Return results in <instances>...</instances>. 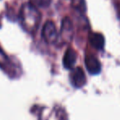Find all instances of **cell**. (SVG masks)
Here are the masks:
<instances>
[{"label":"cell","mask_w":120,"mask_h":120,"mask_svg":"<svg viewBox=\"0 0 120 120\" xmlns=\"http://www.w3.org/2000/svg\"><path fill=\"white\" fill-rule=\"evenodd\" d=\"M40 13L35 6L30 3L22 5L20 10V19L23 28L28 33H34L37 30L40 22Z\"/></svg>","instance_id":"cell-1"},{"label":"cell","mask_w":120,"mask_h":120,"mask_svg":"<svg viewBox=\"0 0 120 120\" xmlns=\"http://www.w3.org/2000/svg\"><path fill=\"white\" fill-rule=\"evenodd\" d=\"M42 37L49 44H55L58 42V32L57 27L52 21H47L43 25Z\"/></svg>","instance_id":"cell-2"},{"label":"cell","mask_w":120,"mask_h":120,"mask_svg":"<svg viewBox=\"0 0 120 120\" xmlns=\"http://www.w3.org/2000/svg\"><path fill=\"white\" fill-rule=\"evenodd\" d=\"M74 34L73 25L72 22L68 17H65L62 19L61 23V30L58 33V41L62 44L67 43L72 39Z\"/></svg>","instance_id":"cell-3"},{"label":"cell","mask_w":120,"mask_h":120,"mask_svg":"<svg viewBox=\"0 0 120 120\" xmlns=\"http://www.w3.org/2000/svg\"><path fill=\"white\" fill-rule=\"evenodd\" d=\"M71 82L76 87H82L86 83V75L81 67L73 69L71 73Z\"/></svg>","instance_id":"cell-4"},{"label":"cell","mask_w":120,"mask_h":120,"mask_svg":"<svg viewBox=\"0 0 120 120\" xmlns=\"http://www.w3.org/2000/svg\"><path fill=\"white\" fill-rule=\"evenodd\" d=\"M85 65L88 72L91 74H97L101 70V65L97 58L94 56L88 55L85 58Z\"/></svg>","instance_id":"cell-5"},{"label":"cell","mask_w":120,"mask_h":120,"mask_svg":"<svg viewBox=\"0 0 120 120\" xmlns=\"http://www.w3.org/2000/svg\"><path fill=\"white\" fill-rule=\"evenodd\" d=\"M77 61V53L72 48H69L67 49L63 56V59H62V63H63V66L66 69H73L74 65Z\"/></svg>","instance_id":"cell-6"},{"label":"cell","mask_w":120,"mask_h":120,"mask_svg":"<svg viewBox=\"0 0 120 120\" xmlns=\"http://www.w3.org/2000/svg\"><path fill=\"white\" fill-rule=\"evenodd\" d=\"M89 42L95 48L98 50H102L105 44V39L102 34L100 33H91L89 35Z\"/></svg>","instance_id":"cell-7"},{"label":"cell","mask_w":120,"mask_h":120,"mask_svg":"<svg viewBox=\"0 0 120 120\" xmlns=\"http://www.w3.org/2000/svg\"><path fill=\"white\" fill-rule=\"evenodd\" d=\"M52 0H30V3H31L35 8H48L50 6Z\"/></svg>","instance_id":"cell-8"},{"label":"cell","mask_w":120,"mask_h":120,"mask_svg":"<svg viewBox=\"0 0 120 120\" xmlns=\"http://www.w3.org/2000/svg\"><path fill=\"white\" fill-rule=\"evenodd\" d=\"M7 61V56L0 49V65H4Z\"/></svg>","instance_id":"cell-9"}]
</instances>
